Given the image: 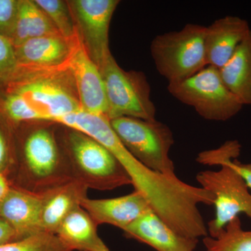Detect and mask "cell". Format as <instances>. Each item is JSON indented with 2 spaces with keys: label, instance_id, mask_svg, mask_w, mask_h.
Wrapping results in <instances>:
<instances>
[{
  "label": "cell",
  "instance_id": "cell-12",
  "mask_svg": "<svg viewBox=\"0 0 251 251\" xmlns=\"http://www.w3.org/2000/svg\"><path fill=\"white\" fill-rule=\"evenodd\" d=\"M69 69L75 81L81 110L94 115H106L108 106L103 79L80 39Z\"/></svg>",
  "mask_w": 251,
  "mask_h": 251
},
{
  "label": "cell",
  "instance_id": "cell-6",
  "mask_svg": "<svg viewBox=\"0 0 251 251\" xmlns=\"http://www.w3.org/2000/svg\"><path fill=\"white\" fill-rule=\"evenodd\" d=\"M169 93L194 108L209 121L226 122L236 116L244 105L225 85L219 69L206 66L186 80L168 85Z\"/></svg>",
  "mask_w": 251,
  "mask_h": 251
},
{
  "label": "cell",
  "instance_id": "cell-7",
  "mask_svg": "<svg viewBox=\"0 0 251 251\" xmlns=\"http://www.w3.org/2000/svg\"><path fill=\"white\" fill-rule=\"evenodd\" d=\"M219 166V171H202L196 176L201 187L215 197V218L207 224L208 232L212 238L217 237L241 213L251 219V194L245 180L227 162Z\"/></svg>",
  "mask_w": 251,
  "mask_h": 251
},
{
  "label": "cell",
  "instance_id": "cell-24",
  "mask_svg": "<svg viewBox=\"0 0 251 251\" xmlns=\"http://www.w3.org/2000/svg\"><path fill=\"white\" fill-rule=\"evenodd\" d=\"M19 1L0 0V35L9 39L18 14Z\"/></svg>",
  "mask_w": 251,
  "mask_h": 251
},
{
  "label": "cell",
  "instance_id": "cell-18",
  "mask_svg": "<svg viewBox=\"0 0 251 251\" xmlns=\"http://www.w3.org/2000/svg\"><path fill=\"white\" fill-rule=\"evenodd\" d=\"M225 85L243 105H251V31L219 69Z\"/></svg>",
  "mask_w": 251,
  "mask_h": 251
},
{
  "label": "cell",
  "instance_id": "cell-20",
  "mask_svg": "<svg viewBox=\"0 0 251 251\" xmlns=\"http://www.w3.org/2000/svg\"><path fill=\"white\" fill-rule=\"evenodd\" d=\"M205 251H251V231L243 229L239 216L226 225L215 238L203 239Z\"/></svg>",
  "mask_w": 251,
  "mask_h": 251
},
{
  "label": "cell",
  "instance_id": "cell-14",
  "mask_svg": "<svg viewBox=\"0 0 251 251\" xmlns=\"http://www.w3.org/2000/svg\"><path fill=\"white\" fill-rule=\"evenodd\" d=\"M41 210L40 195L22 188L11 187L0 202V216L21 239L43 232Z\"/></svg>",
  "mask_w": 251,
  "mask_h": 251
},
{
  "label": "cell",
  "instance_id": "cell-1",
  "mask_svg": "<svg viewBox=\"0 0 251 251\" xmlns=\"http://www.w3.org/2000/svg\"><path fill=\"white\" fill-rule=\"evenodd\" d=\"M19 77L5 99L6 115L15 122H56L80 111L75 81L70 69L28 71L16 69Z\"/></svg>",
  "mask_w": 251,
  "mask_h": 251
},
{
  "label": "cell",
  "instance_id": "cell-23",
  "mask_svg": "<svg viewBox=\"0 0 251 251\" xmlns=\"http://www.w3.org/2000/svg\"><path fill=\"white\" fill-rule=\"evenodd\" d=\"M17 69L15 48L9 39L0 35V78L13 75Z\"/></svg>",
  "mask_w": 251,
  "mask_h": 251
},
{
  "label": "cell",
  "instance_id": "cell-9",
  "mask_svg": "<svg viewBox=\"0 0 251 251\" xmlns=\"http://www.w3.org/2000/svg\"><path fill=\"white\" fill-rule=\"evenodd\" d=\"M82 45L96 65L100 67L110 55L108 32L118 0L67 1Z\"/></svg>",
  "mask_w": 251,
  "mask_h": 251
},
{
  "label": "cell",
  "instance_id": "cell-22",
  "mask_svg": "<svg viewBox=\"0 0 251 251\" xmlns=\"http://www.w3.org/2000/svg\"><path fill=\"white\" fill-rule=\"evenodd\" d=\"M0 251H72L56 234L41 232L0 246Z\"/></svg>",
  "mask_w": 251,
  "mask_h": 251
},
{
  "label": "cell",
  "instance_id": "cell-25",
  "mask_svg": "<svg viewBox=\"0 0 251 251\" xmlns=\"http://www.w3.org/2000/svg\"><path fill=\"white\" fill-rule=\"evenodd\" d=\"M227 162L232 168L239 173L249 186L251 188V163H242L237 159H232L229 157H222L216 162V166H220L221 163Z\"/></svg>",
  "mask_w": 251,
  "mask_h": 251
},
{
  "label": "cell",
  "instance_id": "cell-10",
  "mask_svg": "<svg viewBox=\"0 0 251 251\" xmlns=\"http://www.w3.org/2000/svg\"><path fill=\"white\" fill-rule=\"evenodd\" d=\"M79 42L78 34L74 37L67 38L60 33L25 41L15 48L17 69L28 71L69 69Z\"/></svg>",
  "mask_w": 251,
  "mask_h": 251
},
{
  "label": "cell",
  "instance_id": "cell-5",
  "mask_svg": "<svg viewBox=\"0 0 251 251\" xmlns=\"http://www.w3.org/2000/svg\"><path fill=\"white\" fill-rule=\"evenodd\" d=\"M106 97L109 120L122 117L156 120L151 87L141 72H126L110 54L99 68Z\"/></svg>",
  "mask_w": 251,
  "mask_h": 251
},
{
  "label": "cell",
  "instance_id": "cell-28",
  "mask_svg": "<svg viewBox=\"0 0 251 251\" xmlns=\"http://www.w3.org/2000/svg\"><path fill=\"white\" fill-rule=\"evenodd\" d=\"M11 188L4 173H0V202L4 199Z\"/></svg>",
  "mask_w": 251,
  "mask_h": 251
},
{
  "label": "cell",
  "instance_id": "cell-17",
  "mask_svg": "<svg viewBox=\"0 0 251 251\" xmlns=\"http://www.w3.org/2000/svg\"><path fill=\"white\" fill-rule=\"evenodd\" d=\"M55 234L72 251H110L99 237L97 225L81 206L66 217Z\"/></svg>",
  "mask_w": 251,
  "mask_h": 251
},
{
  "label": "cell",
  "instance_id": "cell-2",
  "mask_svg": "<svg viewBox=\"0 0 251 251\" xmlns=\"http://www.w3.org/2000/svg\"><path fill=\"white\" fill-rule=\"evenodd\" d=\"M205 31L206 26L189 23L179 31L153 39L150 49L153 62L168 84L186 80L206 67Z\"/></svg>",
  "mask_w": 251,
  "mask_h": 251
},
{
  "label": "cell",
  "instance_id": "cell-27",
  "mask_svg": "<svg viewBox=\"0 0 251 251\" xmlns=\"http://www.w3.org/2000/svg\"><path fill=\"white\" fill-rule=\"evenodd\" d=\"M7 148L4 135L0 129V173H4L7 167Z\"/></svg>",
  "mask_w": 251,
  "mask_h": 251
},
{
  "label": "cell",
  "instance_id": "cell-26",
  "mask_svg": "<svg viewBox=\"0 0 251 251\" xmlns=\"http://www.w3.org/2000/svg\"><path fill=\"white\" fill-rule=\"evenodd\" d=\"M21 239L11 226L0 216V246Z\"/></svg>",
  "mask_w": 251,
  "mask_h": 251
},
{
  "label": "cell",
  "instance_id": "cell-13",
  "mask_svg": "<svg viewBox=\"0 0 251 251\" xmlns=\"http://www.w3.org/2000/svg\"><path fill=\"white\" fill-rule=\"evenodd\" d=\"M80 206L97 226L112 225L122 230L151 209L143 195L135 191L126 196L109 199L87 197L82 200Z\"/></svg>",
  "mask_w": 251,
  "mask_h": 251
},
{
  "label": "cell",
  "instance_id": "cell-19",
  "mask_svg": "<svg viewBox=\"0 0 251 251\" xmlns=\"http://www.w3.org/2000/svg\"><path fill=\"white\" fill-rule=\"evenodd\" d=\"M59 33L34 1H19L14 28L9 37L14 48L30 39Z\"/></svg>",
  "mask_w": 251,
  "mask_h": 251
},
{
  "label": "cell",
  "instance_id": "cell-8",
  "mask_svg": "<svg viewBox=\"0 0 251 251\" xmlns=\"http://www.w3.org/2000/svg\"><path fill=\"white\" fill-rule=\"evenodd\" d=\"M24 174L27 191L36 193L74 179L70 168L61 160L57 144L50 130L40 128L29 135L24 145Z\"/></svg>",
  "mask_w": 251,
  "mask_h": 251
},
{
  "label": "cell",
  "instance_id": "cell-11",
  "mask_svg": "<svg viewBox=\"0 0 251 251\" xmlns=\"http://www.w3.org/2000/svg\"><path fill=\"white\" fill-rule=\"evenodd\" d=\"M251 31L247 20L234 16H225L206 26L204 52L206 66L221 69Z\"/></svg>",
  "mask_w": 251,
  "mask_h": 251
},
{
  "label": "cell",
  "instance_id": "cell-21",
  "mask_svg": "<svg viewBox=\"0 0 251 251\" xmlns=\"http://www.w3.org/2000/svg\"><path fill=\"white\" fill-rule=\"evenodd\" d=\"M34 2L44 11L62 35L67 38L77 35L75 23L67 1L35 0Z\"/></svg>",
  "mask_w": 251,
  "mask_h": 251
},
{
  "label": "cell",
  "instance_id": "cell-4",
  "mask_svg": "<svg viewBox=\"0 0 251 251\" xmlns=\"http://www.w3.org/2000/svg\"><path fill=\"white\" fill-rule=\"evenodd\" d=\"M68 146L73 178L87 188L108 191L131 184L130 176L120 162L92 137L72 129Z\"/></svg>",
  "mask_w": 251,
  "mask_h": 251
},
{
  "label": "cell",
  "instance_id": "cell-3",
  "mask_svg": "<svg viewBox=\"0 0 251 251\" xmlns=\"http://www.w3.org/2000/svg\"><path fill=\"white\" fill-rule=\"evenodd\" d=\"M110 124L122 145L142 164L162 175L176 176L169 155L174 135L168 126L156 120L128 117L114 119Z\"/></svg>",
  "mask_w": 251,
  "mask_h": 251
},
{
  "label": "cell",
  "instance_id": "cell-16",
  "mask_svg": "<svg viewBox=\"0 0 251 251\" xmlns=\"http://www.w3.org/2000/svg\"><path fill=\"white\" fill-rule=\"evenodd\" d=\"M88 188L72 179L39 193L42 199L41 225L43 232L55 234L66 217L87 198Z\"/></svg>",
  "mask_w": 251,
  "mask_h": 251
},
{
  "label": "cell",
  "instance_id": "cell-15",
  "mask_svg": "<svg viewBox=\"0 0 251 251\" xmlns=\"http://www.w3.org/2000/svg\"><path fill=\"white\" fill-rule=\"evenodd\" d=\"M127 237L150 246L157 251H194L198 239L175 232L151 209L124 229Z\"/></svg>",
  "mask_w": 251,
  "mask_h": 251
}]
</instances>
